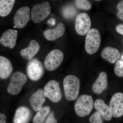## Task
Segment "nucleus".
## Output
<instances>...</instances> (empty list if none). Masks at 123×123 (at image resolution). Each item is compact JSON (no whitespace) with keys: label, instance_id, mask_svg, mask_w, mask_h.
Returning a JSON list of instances; mask_svg holds the SVG:
<instances>
[{"label":"nucleus","instance_id":"f257e3e1","mask_svg":"<svg viewBox=\"0 0 123 123\" xmlns=\"http://www.w3.org/2000/svg\"><path fill=\"white\" fill-rule=\"evenodd\" d=\"M64 91L65 98L69 101L75 100L79 94L80 81L76 76L69 75L63 80Z\"/></svg>","mask_w":123,"mask_h":123},{"label":"nucleus","instance_id":"f03ea898","mask_svg":"<svg viewBox=\"0 0 123 123\" xmlns=\"http://www.w3.org/2000/svg\"><path fill=\"white\" fill-rule=\"evenodd\" d=\"M93 106V100L92 96L87 95H80L77 99L75 105L76 113L80 117L89 115Z\"/></svg>","mask_w":123,"mask_h":123},{"label":"nucleus","instance_id":"7ed1b4c3","mask_svg":"<svg viewBox=\"0 0 123 123\" xmlns=\"http://www.w3.org/2000/svg\"><path fill=\"white\" fill-rule=\"evenodd\" d=\"M101 43V37L97 29H90L86 34L85 42L86 51L89 55L96 53L99 49Z\"/></svg>","mask_w":123,"mask_h":123},{"label":"nucleus","instance_id":"20e7f679","mask_svg":"<svg viewBox=\"0 0 123 123\" xmlns=\"http://www.w3.org/2000/svg\"><path fill=\"white\" fill-rule=\"evenodd\" d=\"M27 81L26 75L20 72H15L11 76L7 87V91L12 95H17L22 90L23 86Z\"/></svg>","mask_w":123,"mask_h":123},{"label":"nucleus","instance_id":"39448f33","mask_svg":"<svg viewBox=\"0 0 123 123\" xmlns=\"http://www.w3.org/2000/svg\"><path fill=\"white\" fill-rule=\"evenodd\" d=\"M64 57L63 53L60 50L55 49L51 51L44 60L45 68L49 71L55 70L62 63Z\"/></svg>","mask_w":123,"mask_h":123},{"label":"nucleus","instance_id":"423d86ee","mask_svg":"<svg viewBox=\"0 0 123 123\" xmlns=\"http://www.w3.org/2000/svg\"><path fill=\"white\" fill-rule=\"evenodd\" d=\"M51 8L50 4L47 2L35 5L31 10V20L35 23L41 22L50 15Z\"/></svg>","mask_w":123,"mask_h":123},{"label":"nucleus","instance_id":"0eeeda50","mask_svg":"<svg viewBox=\"0 0 123 123\" xmlns=\"http://www.w3.org/2000/svg\"><path fill=\"white\" fill-rule=\"evenodd\" d=\"M43 92L45 97L53 102H59L62 99L59 84L55 80H51L46 84Z\"/></svg>","mask_w":123,"mask_h":123},{"label":"nucleus","instance_id":"6e6552de","mask_svg":"<svg viewBox=\"0 0 123 123\" xmlns=\"http://www.w3.org/2000/svg\"><path fill=\"white\" fill-rule=\"evenodd\" d=\"M91 21L87 13H82L77 16L75 21V28L76 31L79 35L86 34L90 30Z\"/></svg>","mask_w":123,"mask_h":123},{"label":"nucleus","instance_id":"1a4fd4ad","mask_svg":"<svg viewBox=\"0 0 123 123\" xmlns=\"http://www.w3.org/2000/svg\"><path fill=\"white\" fill-rule=\"evenodd\" d=\"M44 69L42 62L34 59L29 62L27 73L29 78L34 81L39 80L43 75Z\"/></svg>","mask_w":123,"mask_h":123},{"label":"nucleus","instance_id":"9d476101","mask_svg":"<svg viewBox=\"0 0 123 123\" xmlns=\"http://www.w3.org/2000/svg\"><path fill=\"white\" fill-rule=\"evenodd\" d=\"M109 107L112 116L119 118L123 115V93H116L112 96L110 101Z\"/></svg>","mask_w":123,"mask_h":123},{"label":"nucleus","instance_id":"9b49d317","mask_svg":"<svg viewBox=\"0 0 123 123\" xmlns=\"http://www.w3.org/2000/svg\"><path fill=\"white\" fill-rule=\"evenodd\" d=\"M30 8L28 7H21L18 10L14 17V28L22 29L26 25L30 20Z\"/></svg>","mask_w":123,"mask_h":123},{"label":"nucleus","instance_id":"f8f14e48","mask_svg":"<svg viewBox=\"0 0 123 123\" xmlns=\"http://www.w3.org/2000/svg\"><path fill=\"white\" fill-rule=\"evenodd\" d=\"M18 35V31L16 30H7L3 33L0 38V43L5 47L13 48L16 44Z\"/></svg>","mask_w":123,"mask_h":123},{"label":"nucleus","instance_id":"ddd939ff","mask_svg":"<svg viewBox=\"0 0 123 123\" xmlns=\"http://www.w3.org/2000/svg\"><path fill=\"white\" fill-rule=\"evenodd\" d=\"M46 101V97L43 90L39 89L31 95L30 97V105L33 110L38 111L43 107V105Z\"/></svg>","mask_w":123,"mask_h":123},{"label":"nucleus","instance_id":"4468645a","mask_svg":"<svg viewBox=\"0 0 123 123\" xmlns=\"http://www.w3.org/2000/svg\"><path fill=\"white\" fill-rule=\"evenodd\" d=\"M107 74L105 72H102L93 84L92 90L96 94H101L107 88Z\"/></svg>","mask_w":123,"mask_h":123},{"label":"nucleus","instance_id":"2eb2a0df","mask_svg":"<svg viewBox=\"0 0 123 123\" xmlns=\"http://www.w3.org/2000/svg\"><path fill=\"white\" fill-rule=\"evenodd\" d=\"M31 113L28 108L25 106L18 107L15 111L14 123H29Z\"/></svg>","mask_w":123,"mask_h":123},{"label":"nucleus","instance_id":"dca6fc26","mask_svg":"<svg viewBox=\"0 0 123 123\" xmlns=\"http://www.w3.org/2000/svg\"><path fill=\"white\" fill-rule=\"evenodd\" d=\"M101 55L104 59L111 63L114 64L120 57V53L117 49L108 47L103 50Z\"/></svg>","mask_w":123,"mask_h":123},{"label":"nucleus","instance_id":"f3484780","mask_svg":"<svg viewBox=\"0 0 123 123\" xmlns=\"http://www.w3.org/2000/svg\"><path fill=\"white\" fill-rule=\"evenodd\" d=\"M65 30V26L64 24L60 23L55 29L44 31L43 35L46 39L53 41L62 37L64 34Z\"/></svg>","mask_w":123,"mask_h":123},{"label":"nucleus","instance_id":"a211bd4d","mask_svg":"<svg viewBox=\"0 0 123 123\" xmlns=\"http://www.w3.org/2000/svg\"><path fill=\"white\" fill-rule=\"evenodd\" d=\"M94 106L95 109L104 119L109 121L112 119L113 116L110 107L105 103L102 99H97L95 102Z\"/></svg>","mask_w":123,"mask_h":123},{"label":"nucleus","instance_id":"6ab92c4d","mask_svg":"<svg viewBox=\"0 0 123 123\" xmlns=\"http://www.w3.org/2000/svg\"><path fill=\"white\" fill-rule=\"evenodd\" d=\"M40 48V46L37 42L35 40H33L30 42L27 47L21 50L20 54L25 59L31 60L38 52Z\"/></svg>","mask_w":123,"mask_h":123},{"label":"nucleus","instance_id":"aec40b11","mask_svg":"<svg viewBox=\"0 0 123 123\" xmlns=\"http://www.w3.org/2000/svg\"><path fill=\"white\" fill-rule=\"evenodd\" d=\"M12 70L11 62L6 57L0 56V78L2 79H7Z\"/></svg>","mask_w":123,"mask_h":123},{"label":"nucleus","instance_id":"412c9836","mask_svg":"<svg viewBox=\"0 0 123 123\" xmlns=\"http://www.w3.org/2000/svg\"><path fill=\"white\" fill-rule=\"evenodd\" d=\"M15 0H1L0 4V16L5 17L11 13Z\"/></svg>","mask_w":123,"mask_h":123},{"label":"nucleus","instance_id":"4be33fe9","mask_svg":"<svg viewBox=\"0 0 123 123\" xmlns=\"http://www.w3.org/2000/svg\"><path fill=\"white\" fill-rule=\"evenodd\" d=\"M50 112L49 106L43 107L37 112L33 119V123H43Z\"/></svg>","mask_w":123,"mask_h":123},{"label":"nucleus","instance_id":"5701e85b","mask_svg":"<svg viewBox=\"0 0 123 123\" xmlns=\"http://www.w3.org/2000/svg\"><path fill=\"white\" fill-rule=\"evenodd\" d=\"M76 13V11L74 7L69 6L65 7L63 11L64 17L66 18H72L74 17Z\"/></svg>","mask_w":123,"mask_h":123},{"label":"nucleus","instance_id":"b1692460","mask_svg":"<svg viewBox=\"0 0 123 123\" xmlns=\"http://www.w3.org/2000/svg\"><path fill=\"white\" fill-rule=\"evenodd\" d=\"M76 4L78 8L88 10L91 8V5L87 0H76Z\"/></svg>","mask_w":123,"mask_h":123},{"label":"nucleus","instance_id":"393cba45","mask_svg":"<svg viewBox=\"0 0 123 123\" xmlns=\"http://www.w3.org/2000/svg\"><path fill=\"white\" fill-rule=\"evenodd\" d=\"M114 71L117 76L123 77V61L121 60L117 61L115 65Z\"/></svg>","mask_w":123,"mask_h":123},{"label":"nucleus","instance_id":"a878e982","mask_svg":"<svg viewBox=\"0 0 123 123\" xmlns=\"http://www.w3.org/2000/svg\"><path fill=\"white\" fill-rule=\"evenodd\" d=\"M90 123H103L101 115L98 111L94 112L89 118Z\"/></svg>","mask_w":123,"mask_h":123},{"label":"nucleus","instance_id":"bb28decb","mask_svg":"<svg viewBox=\"0 0 123 123\" xmlns=\"http://www.w3.org/2000/svg\"><path fill=\"white\" fill-rule=\"evenodd\" d=\"M44 123H57L53 112H50L45 120Z\"/></svg>","mask_w":123,"mask_h":123},{"label":"nucleus","instance_id":"cd10ccee","mask_svg":"<svg viewBox=\"0 0 123 123\" xmlns=\"http://www.w3.org/2000/svg\"><path fill=\"white\" fill-rule=\"evenodd\" d=\"M116 30L119 34L123 35V24H119L117 25Z\"/></svg>","mask_w":123,"mask_h":123},{"label":"nucleus","instance_id":"c85d7f7f","mask_svg":"<svg viewBox=\"0 0 123 123\" xmlns=\"http://www.w3.org/2000/svg\"><path fill=\"white\" fill-rule=\"evenodd\" d=\"M7 117L4 114L0 113V123H6Z\"/></svg>","mask_w":123,"mask_h":123},{"label":"nucleus","instance_id":"c756f323","mask_svg":"<svg viewBox=\"0 0 123 123\" xmlns=\"http://www.w3.org/2000/svg\"><path fill=\"white\" fill-rule=\"evenodd\" d=\"M117 8L119 11H123V0L121 1L118 4Z\"/></svg>","mask_w":123,"mask_h":123},{"label":"nucleus","instance_id":"7c9ffc66","mask_svg":"<svg viewBox=\"0 0 123 123\" xmlns=\"http://www.w3.org/2000/svg\"><path fill=\"white\" fill-rule=\"evenodd\" d=\"M117 15L119 18L123 20V11H119L117 14Z\"/></svg>","mask_w":123,"mask_h":123},{"label":"nucleus","instance_id":"2f4dec72","mask_svg":"<svg viewBox=\"0 0 123 123\" xmlns=\"http://www.w3.org/2000/svg\"><path fill=\"white\" fill-rule=\"evenodd\" d=\"M48 23L49 24H50L51 25H55V20L54 18H51L50 20L48 21Z\"/></svg>","mask_w":123,"mask_h":123},{"label":"nucleus","instance_id":"473e14b6","mask_svg":"<svg viewBox=\"0 0 123 123\" xmlns=\"http://www.w3.org/2000/svg\"><path fill=\"white\" fill-rule=\"evenodd\" d=\"M95 0L97 1H101V0Z\"/></svg>","mask_w":123,"mask_h":123},{"label":"nucleus","instance_id":"72a5a7b5","mask_svg":"<svg viewBox=\"0 0 123 123\" xmlns=\"http://www.w3.org/2000/svg\"><path fill=\"white\" fill-rule=\"evenodd\" d=\"M1 0H0V4L1 2Z\"/></svg>","mask_w":123,"mask_h":123},{"label":"nucleus","instance_id":"f704fd0d","mask_svg":"<svg viewBox=\"0 0 123 123\" xmlns=\"http://www.w3.org/2000/svg\"><path fill=\"white\" fill-rule=\"evenodd\" d=\"M122 59H123V55L122 56Z\"/></svg>","mask_w":123,"mask_h":123},{"label":"nucleus","instance_id":"c9c22d12","mask_svg":"<svg viewBox=\"0 0 123 123\" xmlns=\"http://www.w3.org/2000/svg\"></svg>","mask_w":123,"mask_h":123}]
</instances>
